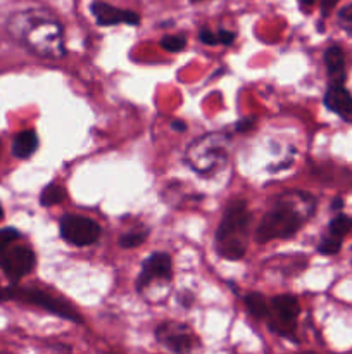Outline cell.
Here are the masks:
<instances>
[{
    "label": "cell",
    "instance_id": "obj_1",
    "mask_svg": "<svg viewBox=\"0 0 352 354\" xmlns=\"http://www.w3.org/2000/svg\"><path fill=\"white\" fill-rule=\"evenodd\" d=\"M251 225V211L245 201L228 206L216 230V249L223 258L240 259L245 254V237Z\"/></svg>",
    "mask_w": 352,
    "mask_h": 354
},
{
    "label": "cell",
    "instance_id": "obj_2",
    "mask_svg": "<svg viewBox=\"0 0 352 354\" xmlns=\"http://www.w3.org/2000/svg\"><path fill=\"white\" fill-rule=\"evenodd\" d=\"M311 214H313L311 211L299 209L295 203L290 201V194H285L283 199L278 201L275 207L264 214L255 230V241L264 244L275 239L292 237Z\"/></svg>",
    "mask_w": 352,
    "mask_h": 354
},
{
    "label": "cell",
    "instance_id": "obj_3",
    "mask_svg": "<svg viewBox=\"0 0 352 354\" xmlns=\"http://www.w3.org/2000/svg\"><path fill=\"white\" fill-rule=\"evenodd\" d=\"M7 297L9 299H19L24 301V303L35 304V306L41 308V310L48 311V313L55 315V317L75 322V324H81V317H79V313L71 304L57 299V297L50 296V294L43 292V290L21 289V287H16V283H14L10 289H7Z\"/></svg>",
    "mask_w": 352,
    "mask_h": 354
},
{
    "label": "cell",
    "instance_id": "obj_4",
    "mask_svg": "<svg viewBox=\"0 0 352 354\" xmlns=\"http://www.w3.org/2000/svg\"><path fill=\"white\" fill-rule=\"evenodd\" d=\"M100 225L86 216L78 214H66L61 220V235L69 244L85 248L95 244L100 237Z\"/></svg>",
    "mask_w": 352,
    "mask_h": 354
},
{
    "label": "cell",
    "instance_id": "obj_5",
    "mask_svg": "<svg viewBox=\"0 0 352 354\" xmlns=\"http://www.w3.org/2000/svg\"><path fill=\"white\" fill-rule=\"evenodd\" d=\"M35 265H37V256H35L33 249H30L28 245L7 248L0 254V268L12 283H17L24 275L33 272Z\"/></svg>",
    "mask_w": 352,
    "mask_h": 354
},
{
    "label": "cell",
    "instance_id": "obj_6",
    "mask_svg": "<svg viewBox=\"0 0 352 354\" xmlns=\"http://www.w3.org/2000/svg\"><path fill=\"white\" fill-rule=\"evenodd\" d=\"M155 337L162 346L173 353H186L192 351L193 348L199 346L197 337L188 330L186 325L179 324H162L155 330Z\"/></svg>",
    "mask_w": 352,
    "mask_h": 354
},
{
    "label": "cell",
    "instance_id": "obj_7",
    "mask_svg": "<svg viewBox=\"0 0 352 354\" xmlns=\"http://www.w3.org/2000/svg\"><path fill=\"white\" fill-rule=\"evenodd\" d=\"M92 14L95 16L97 23L100 26H114V24H130V26H138L140 24V16L133 10L116 9L106 2H93Z\"/></svg>",
    "mask_w": 352,
    "mask_h": 354
},
{
    "label": "cell",
    "instance_id": "obj_8",
    "mask_svg": "<svg viewBox=\"0 0 352 354\" xmlns=\"http://www.w3.org/2000/svg\"><path fill=\"white\" fill-rule=\"evenodd\" d=\"M169 277H171V258L166 252H154L150 258L145 259L137 287L138 290H141L154 279H169Z\"/></svg>",
    "mask_w": 352,
    "mask_h": 354
},
{
    "label": "cell",
    "instance_id": "obj_9",
    "mask_svg": "<svg viewBox=\"0 0 352 354\" xmlns=\"http://www.w3.org/2000/svg\"><path fill=\"white\" fill-rule=\"evenodd\" d=\"M324 106L340 116L342 120L352 124V95L344 85L331 83L324 93Z\"/></svg>",
    "mask_w": 352,
    "mask_h": 354
},
{
    "label": "cell",
    "instance_id": "obj_10",
    "mask_svg": "<svg viewBox=\"0 0 352 354\" xmlns=\"http://www.w3.org/2000/svg\"><path fill=\"white\" fill-rule=\"evenodd\" d=\"M271 306L273 311L276 313V317H278L283 324L289 325L290 328L295 325L300 313L299 301H297L295 296H292V294H280V296L273 297Z\"/></svg>",
    "mask_w": 352,
    "mask_h": 354
},
{
    "label": "cell",
    "instance_id": "obj_11",
    "mask_svg": "<svg viewBox=\"0 0 352 354\" xmlns=\"http://www.w3.org/2000/svg\"><path fill=\"white\" fill-rule=\"evenodd\" d=\"M324 64H326V71L331 83L344 85L345 75H347L345 73V55L338 45H331L324 50Z\"/></svg>",
    "mask_w": 352,
    "mask_h": 354
},
{
    "label": "cell",
    "instance_id": "obj_12",
    "mask_svg": "<svg viewBox=\"0 0 352 354\" xmlns=\"http://www.w3.org/2000/svg\"><path fill=\"white\" fill-rule=\"evenodd\" d=\"M38 137L33 130H24L14 137L12 140V154L17 159H28L37 152Z\"/></svg>",
    "mask_w": 352,
    "mask_h": 354
},
{
    "label": "cell",
    "instance_id": "obj_13",
    "mask_svg": "<svg viewBox=\"0 0 352 354\" xmlns=\"http://www.w3.org/2000/svg\"><path fill=\"white\" fill-rule=\"evenodd\" d=\"M245 306H247L248 313L254 318H269L268 303H266L264 296L259 292H251L245 296Z\"/></svg>",
    "mask_w": 352,
    "mask_h": 354
},
{
    "label": "cell",
    "instance_id": "obj_14",
    "mask_svg": "<svg viewBox=\"0 0 352 354\" xmlns=\"http://www.w3.org/2000/svg\"><path fill=\"white\" fill-rule=\"evenodd\" d=\"M66 190L62 189L61 185H57V183H50V185L45 187L43 190H41L40 194V203L41 206L45 207H50V206H57V204H61L62 201L66 199Z\"/></svg>",
    "mask_w": 352,
    "mask_h": 354
},
{
    "label": "cell",
    "instance_id": "obj_15",
    "mask_svg": "<svg viewBox=\"0 0 352 354\" xmlns=\"http://www.w3.org/2000/svg\"><path fill=\"white\" fill-rule=\"evenodd\" d=\"M330 234L337 235V237H344L345 234L352 230V218L345 216V214H338L330 221Z\"/></svg>",
    "mask_w": 352,
    "mask_h": 354
},
{
    "label": "cell",
    "instance_id": "obj_16",
    "mask_svg": "<svg viewBox=\"0 0 352 354\" xmlns=\"http://www.w3.org/2000/svg\"><path fill=\"white\" fill-rule=\"evenodd\" d=\"M342 248V237H337V235H331L330 237H324L323 241L317 245V251L324 256H333L340 251Z\"/></svg>",
    "mask_w": 352,
    "mask_h": 354
},
{
    "label": "cell",
    "instance_id": "obj_17",
    "mask_svg": "<svg viewBox=\"0 0 352 354\" xmlns=\"http://www.w3.org/2000/svg\"><path fill=\"white\" fill-rule=\"evenodd\" d=\"M147 239V234L141 232V234H137V232H130V234H124L119 237V245L123 249H133L141 245Z\"/></svg>",
    "mask_w": 352,
    "mask_h": 354
},
{
    "label": "cell",
    "instance_id": "obj_18",
    "mask_svg": "<svg viewBox=\"0 0 352 354\" xmlns=\"http://www.w3.org/2000/svg\"><path fill=\"white\" fill-rule=\"evenodd\" d=\"M21 234L12 227H7V228H0V254L6 251L7 248L14 244L16 241H19Z\"/></svg>",
    "mask_w": 352,
    "mask_h": 354
},
{
    "label": "cell",
    "instance_id": "obj_19",
    "mask_svg": "<svg viewBox=\"0 0 352 354\" xmlns=\"http://www.w3.org/2000/svg\"><path fill=\"white\" fill-rule=\"evenodd\" d=\"M186 45V40L183 37H175V35H169L161 40V47L168 52H179L183 50Z\"/></svg>",
    "mask_w": 352,
    "mask_h": 354
},
{
    "label": "cell",
    "instance_id": "obj_20",
    "mask_svg": "<svg viewBox=\"0 0 352 354\" xmlns=\"http://www.w3.org/2000/svg\"><path fill=\"white\" fill-rule=\"evenodd\" d=\"M199 40L202 41L204 45H216V44H219V40H217V33H213V31L207 30V28L200 30Z\"/></svg>",
    "mask_w": 352,
    "mask_h": 354
},
{
    "label": "cell",
    "instance_id": "obj_21",
    "mask_svg": "<svg viewBox=\"0 0 352 354\" xmlns=\"http://www.w3.org/2000/svg\"><path fill=\"white\" fill-rule=\"evenodd\" d=\"M217 40L223 45H231L235 41V33L228 30H219L217 31Z\"/></svg>",
    "mask_w": 352,
    "mask_h": 354
},
{
    "label": "cell",
    "instance_id": "obj_22",
    "mask_svg": "<svg viewBox=\"0 0 352 354\" xmlns=\"http://www.w3.org/2000/svg\"><path fill=\"white\" fill-rule=\"evenodd\" d=\"M338 17H340V21L344 24H347V26H352V3H349V6L344 7V9H340V12H338Z\"/></svg>",
    "mask_w": 352,
    "mask_h": 354
},
{
    "label": "cell",
    "instance_id": "obj_23",
    "mask_svg": "<svg viewBox=\"0 0 352 354\" xmlns=\"http://www.w3.org/2000/svg\"><path fill=\"white\" fill-rule=\"evenodd\" d=\"M254 123L255 120L254 118H247V120H240L237 123V127H235V130L238 131V133H244V131H248L251 128H254Z\"/></svg>",
    "mask_w": 352,
    "mask_h": 354
},
{
    "label": "cell",
    "instance_id": "obj_24",
    "mask_svg": "<svg viewBox=\"0 0 352 354\" xmlns=\"http://www.w3.org/2000/svg\"><path fill=\"white\" fill-rule=\"evenodd\" d=\"M337 3H338V0H321V10H323L324 16H326V14H330V10L333 9Z\"/></svg>",
    "mask_w": 352,
    "mask_h": 354
},
{
    "label": "cell",
    "instance_id": "obj_25",
    "mask_svg": "<svg viewBox=\"0 0 352 354\" xmlns=\"http://www.w3.org/2000/svg\"><path fill=\"white\" fill-rule=\"evenodd\" d=\"M171 128H173V130H176V131H186V123L176 120V121H173V123H171Z\"/></svg>",
    "mask_w": 352,
    "mask_h": 354
},
{
    "label": "cell",
    "instance_id": "obj_26",
    "mask_svg": "<svg viewBox=\"0 0 352 354\" xmlns=\"http://www.w3.org/2000/svg\"><path fill=\"white\" fill-rule=\"evenodd\" d=\"M7 299H9V297H7V290L2 289V286H0V303H2V301H7Z\"/></svg>",
    "mask_w": 352,
    "mask_h": 354
},
{
    "label": "cell",
    "instance_id": "obj_27",
    "mask_svg": "<svg viewBox=\"0 0 352 354\" xmlns=\"http://www.w3.org/2000/svg\"><path fill=\"white\" fill-rule=\"evenodd\" d=\"M299 2L302 7H309V6H314V2H316V0H299Z\"/></svg>",
    "mask_w": 352,
    "mask_h": 354
},
{
    "label": "cell",
    "instance_id": "obj_28",
    "mask_svg": "<svg viewBox=\"0 0 352 354\" xmlns=\"http://www.w3.org/2000/svg\"><path fill=\"white\" fill-rule=\"evenodd\" d=\"M342 206H344V203H342V199H335V201H333V209H340Z\"/></svg>",
    "mask_w": 352,
    "mask_h": 354
},
{
    "label": "cell",
    "instance_id": "obj_29",
    "mask_svg": "<svg viewBox=\"0 0 352 354\" xmlns=\"http://www.w3.org/2000/svg\"><path fill=\"white\" fill-rule=\"evenodd\" d=\"M2 218H3V207L0 206V221H2Z\"/></svg>",
    "mask_w": 352,
    "mask_h": 354
},
{
    "label": "cell",
    "instance_id": "obj_30",
    "mask_svg": "<svg viewBox=\"0 0 352 354\" xmlns=\"http://www.w3.org/2000/svg\"><path fill=\"white\" fill-rule=\"evenodd\" d=\"M192 3H197V2H202V0H190Z\"/></svg>",
    "mask_w": 352,
    "mask_h": 354
}]
</instances>
